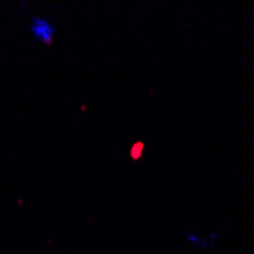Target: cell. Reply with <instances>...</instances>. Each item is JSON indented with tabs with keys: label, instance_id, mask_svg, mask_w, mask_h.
<instances>
[{
	"label": "cell",
	"instance_id": "cell-1",
	"mask_svg": "<svg viewBox=\"0 0 254 254\" xmlns=\"http://www.w3.org/2000/svg\"><path fill=\"white\" fill-rule=\"evenodd\" d=\"M31 34L34 35L35 40L43 43L44 46H51L54 43L55 34H57V26L49 20H46L43 17H32L31 20Z\"/></svg>",
	"mask_w": 254,
	"mask_h": 254
},
{
	"label": "cell",
	"instance_id": "cell-2",
	"mask_svg": "<svg viewBox=\"0 0 254 254\" xmlns=\"http://www.w3.org/2000/svg\"><path fill=\"white\" fill-rule=\"evenodd\" d=\"M143 151H145V143L142 140L135 142L132 146H131V151H129V157L132 160H140L142 155H143Z\"/></svg>",
	"mask_w": 254,
	"mask_h": 254
}]
</instances>
